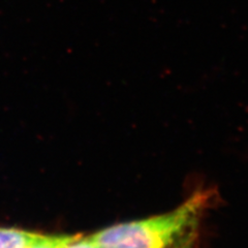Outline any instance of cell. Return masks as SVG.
<instances>
[{"label": "cell", "mask_w": 248, "mask_h": 248, "mask_svg": "<svg viewBox=\"0 0 248 248\" xmlns=\"http://www.w3.org/2000/svg\"><path fill=\"white\" fill-rule=\"evenodd\" d=\"M211 198L209 191H198L169 213L116 224L91 237L98 248H170L193 235Z\"/></svg>", "instance_id": "1"}, {"label": "cell", "mask_w": 248, "mask_h": 248, "mask_svg": "<svg viewBox=\"0 0 248 248\" xmlns=\"http://www.w3.org/2000/svg\"><path fill=\"white\" fill-rule=\"evenodd\" d=\"M34 234L18 229L0 228V248H25Z\"/></svg>", "instance_id": "2"}, {"label": "cell", "mask_w": 248, "mask_h": 248, "mask_svg": "<svg viewBox=\"0 0 248 248\" xmlns=\"http://www.w3.org/2000/svg\"><path fill=\"white\" fill-rule=\"evenodd\" d=\"M73 236L34 234L25 248H62Z\"/></svg>", "instance_id": "3"}, {"label": "cell", "mask_w": 248, "mask_h": 248, "mask_svg": "<svg viewBox=\"0 0 248 248\" xmlns=\"http://www.w3.org/2000/svg\"><path fill=\"white\" fill-rule=\"evenodd\" d=\"M62 248H98L92 237L73 236L72 239L67 241Z\"/></svg>", "instance_id": "4"}, {"label": "cell", "mask_w": 248, "mask_h": 248, "mask_svg": "<svg viewBox=\"0 0 248 248\" xmlns=\"http://www.w3.org/2000/svg\"><path fill=\"white\" fill-rule=\"evenodd\" d=\"M193 241H195V236L191 235L188 238H186L184 241H182L181 243L177 244V245L170 247V248H192Z\"/></svg>", "instance_id": "5"}]
</instances>
